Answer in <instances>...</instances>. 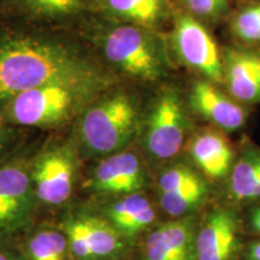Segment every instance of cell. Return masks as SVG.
I'll use <instances>...</instances> for the list:
<instances>
[{
  "label": "cell",
  "instance_id": "6da1fadb",
  "mask_svg": "<svg viewBox=\"0 0 260 260\" xmlns=\"http://www.w3.org/2000/svg\"><path fill=\"white\" fill-rule=\"evenodd\" d=\"M104 69L79 32L0 18V110L25 90Z\"/></svg>",
  "mask_w": 260,
  "mask_h": 260
},
{
  "label": "cell",
  "instance_id": "7a4b0ae2",
  "mask_svg": "<svg viewBox=\"0 0 260 260\" xmlns=\"http://www.w3.org/2000/svg\"><path fill=\"white\" fill-rule=\"evenodd\" d=\"M79 34L103 67L121 82L159 86L171 74L174 60L161 30L94 15Z\"/></svg>",
  "mask_w": 260,
  "mask_h": 260
},
{
  "label": "cell",
  "instance_id": "3957f363",
  "mask_svg": "<svg viewBox=\"0 0 260 260\" xmlns=\"http://www.w3.org/2000/svg\"><path fill=\"white\" fill-rule=\"evenodd\" d=\"M118 82L106 69L64 76L14 96L0 113L18 128L59 129L76 122L100 94Z\"/></svg>",
  "mask_w": 260,
  "mask_h": 260
},
{
  "label": "cell",
  "instance_id": "277c9868",
  "mask_svg": "<svg viewBox=\"0 0 260 260\" xmlns=\"http://www.w3.org/2000/svg\"><path fill=\"white\" fill-rule=\"evenodd\" d=\"M145 105L135 86L118 82L84 110L75 124L81 153L96 159L117 153L136 142Z\"/></svg>",
  "mask_w": 260,
  "mask_h": 260
},
{
  "label": "cell",
  "instance_id": "5b68a950",
  "mask_svg": "<svg viewBox=\"0 0 260 260\" xmlns=\"http://www.w3.org/2000/svg\"><path fill=\"white\" fill-rule=\"evenodd\" d=\"M195 128L182 90L164 82L145 105L135 145L148 165L157 169L183 155Z\"/></svg>",
  "mask_w": 260,
  "mask_h": 260
},
{
  "label": "cell",
  "instance_id": "8992f818",
  "mask_svg": "<svg viewBox=\"0 0 260 260\" xmlns=\"http://www.w3.org/2000/svg\"><path fill=\"white\" fill-rule=\"evenodd\" d=\"M153 190L162 220L199 214L218 197V189L183 155L155 169Z\"/></svg>",
  "mask_w": 260,
  "mask_h": 260
},
{
  "label": "cell",
  "instance_id": "52a82bcc",
  "mask_svg": "<svg viewBox=\"0 0 260 260\" xmlns=\"http://www.w3.org/2000/svg\"><path fill=\"white\" fill-rule=\"evenodd\" d=\"M172 60L214 84H222V51L206 27L188 12H175L167 35Z\"/></svg>",
  "mask_w": 260,
  "mask_h": 260
},
{
  "label": "cell",
  "instance_id": "ba28073f",
  "mask_svg": "<svg viewBox=\"0 0 260 260\" xmlns=\"http://www.w3.org/2000/svg\"><path fill=\"white\" fill-rule=\"evenodd\" d=\"M246 237L241 210L213 200L200 213L195 260H239Z\"/></svg>",
  "mask_w": 260,
  "mask_h": 260
},
{
  "label": "cell",
  "instance_id": "9c48e42d",
  "mask_svg": "<svg viewBox=\"0 0 260 260\" xmlns=\"http://www.w3.org/2000/svg\"><path fill=\"white\" fill-rule=\"evenodd\" d=\"M79 147L73 141H57L32 159L30 175L35 195L51 206L70 198L77 167Z\"/></svg>",
  "mask_w": 260,
  "mask_h": 260
},
{
  "label": "cell",
  "instance_id": "30bf717a",
  "mask_svg": "<svg viewBox=\"0 0 260 260\" xmlns=\"http://www.w3.org/2000/svg\"><path fill=\"white\" fill-rule=\"evenodd\" d=\"M94 14V0H0V18L79 32Z\"/></svg>",
  "mask_w": 260,
  "mask_h": 260
},
{
  "label": "cell",
  "instance_id": "8fae6325",
  "mask_svg": "<svg viewBox=\"0 0 260 260\" xmlns=\"http://www.w3.org/2000/svg\"><path fill=\"white\" fill-rule=\"evenodd\" d=\"M148 162L138 147H130L100 158L90 177V187L102 197L115 199L147 191L151 184Z\"/></svg>",
  "mask_w": 260,
  "mask_h": 260
},
{
  "label": "cell",
  "instance_id": "7c38bea8",
  "mask_svg": "<svg viewBox=\"0 0 260 260\" xmlns=\"http://www.w3.org/2000/svg\"><path fill=\"white\" fill-rule=\"evenodd\" d=\"M68 246L80 260H121L132 246L100 214H77L64 226Z\"/></svg>",
  "mask_w": 260,
  "mask_h": 260
},
{
  "label": "cell",
  "instance_id": "4fadbf2b",
  "mask_svg": "<svg viewBox=\"0 0 260 260\" xmlns=\"http://www.w3.org/2000/svg\"><path fill=\"white\" fill-rule=\"evenodd\" d=\"M35 197L30 169L23 159L0 165V237L14 235L28 225Z\"/></svg>",
  "mask_w": 260,
  "mask_h": 260
},
{
  "label": "cell",
  "instance_id": "5bb4252c",
  "mask_svg": "<svg viewBox=\"0 0 260 260\" xmlns=\"http://www.w3.org/2000/svg\"><path fill=\"white\" fill-rule=\"evenodd\" d=\"M237 147L228 134L213 126H197L188 139L183 157L217 189L225 183L235 161Z\"/></svg>",
  "mask_w": 260,
  "mask_h": 260
},
{
  "label": "cell",
  "instance_id": "9a60e30c",
  "mask_svg": "<svg viewBox=\"0 0 260 260\" xmlns=\"http://www.w3.org/2000/svg\"><path fill=\"white\" fill-rule=\"evenodd\" d=\"M184 96L191 116L225 134L241 130L248 119L247 106L237 103L218 84L205 79L193 81Z\"/></svg>",
  "mask_w": 260,
  "mask_h": 260
},
{
  "label": "cell",
  "instance_id": "2e32d148",
  "mask_svg": "<svg viewBox=\"0 0 260 260\" xmlns=\"http://www.w3.org/2000/svg\"><path fill=\"white\" fill-rule=\"evenodd\" d=\"M199 214L159 222L142 237L139 260H195Z\"/></svg>",
  "mask_w": 260,
  "mask_h": 260
},
{
  "label": "cell",
  "instance_id": "e0dca14e",
  "mask_svg": "<svg viewBox=\"0 0 260 260\" xmlns=\"http://www.w3.org/2000/svg\"><path fill=\"white\" fill-rule=\"evenodd\" d=\"M100 216L111 224L132 247L136 240L142 239L162 220L154 199L148 197L147 191L110 199L103 206Z\"/></svg>",
  "mask_w": 260,
  "mask_h": 260
},
{
  "label": "cell",
  "instance_id": "ac0fdd59",
  "mask_svg": "<svg viewBox=\"0 0 260 260\" xmlns=\"http://www.w3.org/2000/svg\"><path fill=\"white\" fill-rule=\"evenodd\" d=\"M225 92L245 106L260 104V51L252 47L228 46L222 50Z\"/></svg>",
  "mask_w": 260,
  "mask_h": 260
},
{
  "label": "cell",
  "instance_id": "d6986e66",
  "mask_svg": "<svg viewBox=\"0 0 260 260\" xmlns=\"http://www.w3.org/2000/svg\"><path fill=\"white\" fill-rule=\"evenodd\" d=\"M217 199L242 210L260 201V146L245 138L237 147L235 161Z\"/></svg>",
  "mask_w": 260,
  "mask_h": 260
},
{
  "label": "cell",
  "instance_id": "ffe728a7",
  "mask_svg": "<svg viewBox=\"0 0 260 260\" xmlns=\"http://www.w3.org/2000/svg\"><path fill=\"white\" fill-rule=\"evenodd\" d=\"M175 12L171 0H94L99 17L157 30L172 21Z\"/></svg>",
  "mask_w": 260,
  "mask_h": 260
},
{
  "label": "cell",
  "instance_id": "44dd1931",
  "mask_svg": "<svg viewBox=\"0 0 260 260\" xmlns=\"http://www.w3.org/2000/svg\"><path fill=\"white\" fill-rule=\"evenodd\" d=\"M230 30L246 46L260 45V2L242 6L234 14Z\"/></svg>",
  "mask_w": 260,
  "mask_h": 260
},
{
  "label": "cell",
  "instance_id": "7402d4cb",
  "mask_svg": "<svg viewBox=\"0 0 260 260\" xmlns=\"http://www.w3.org/2000/svg\"><path fill=\"white\" fill-rule=\"evenodd\" d=\"M68 248L69 246L65 234L45 229L31 237L28 252L30 260H64Z\"/></svg>",
  "mask_w": 260,
  "mask_h": 260
},
{
  "label": "cell",
  "instance_id": "603a6c76",
  "mask_svg": "<svg viewBox=\"0 0 260 260\" xmlns=\"http://www.w3.org/2000/svg\"><path fill=\"white\" fill-rule=\"evenodd\" d=\"M186 12L197 19L216 21L229 11L228 0H183Z\"/></svg>",
  "mask_w": 260,
  "mask_h": 260
},
{
  "label": "cell",
  "instance_id": "cb8c5ba5",
  "mask_svg": "<svg viewBox=\"0 0 260 260\" xmlns=\"http://www.w3.org/2000/svg\"><path fill=\"white\" fill-rule=\"evenodd\" d=\"M242 226L247 237H260V201L241 210Z\"/></svg>",
  "mask_w": 260,
  "mask_h": 260
},
{
  "label": "cell",
  "instance_id": "d4e9b609",
  "mask_svg": "<svg viewBox=\"0 0 260 260\" xmlns=\"http://www.w3.org/2000/svg\"><path fill=\"white\" fill-rule=\"evenodd\" d=\"M19 129L6 121L0 113V159L15 148L19 140Z\"/></svg>",
  "mask_w": 260,
  "mask_h": 260
},
{
  "label": "cell",
  "instance_id": "484cf974",
  "mask_svg": "<svg viewBox=\"0 0 260 260\" xmlns=\"http://www.w3.org/2000/svg\"><path fill=\"white\" fill-rule=\"evenodd\" d=\"M239 260H260V237H246Z\"/></svg>",
  "mask_w": 260,
  "mask_h": 260
},
{
  "label": "cell",
  "instance_id": "4316f807",
  "mask_svg": "<svg viewBox=\"0 0 260 260\" xmlns=\"http://www.w3.org/2000/svg\"><path fill=\"white\" fill-rule=\"evenodd\" d=\"M0 260H15V259L12 258L11 255L5 254V253H2V252H0Z\"/></svg>",
  "mask_w": 260,
  "mask_h": 260
}]
</instances>
